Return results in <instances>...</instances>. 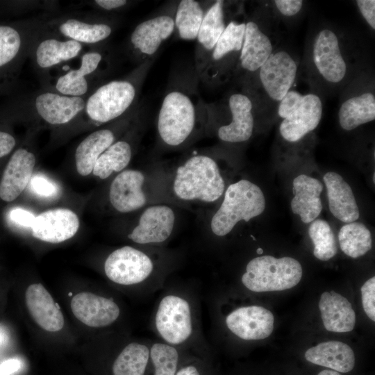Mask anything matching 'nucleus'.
<instances>
[{
    "mask_svg": "<svg viewBox=\"0 0 375 375\" xmlns=\"http://www.w3.org/2000/svg\"><path fill=\"white\" fill-rule=\"evenodd\" d=\"M199 78L193 74L180 76L168 87L157 118L161 141L171 147L182 145L193 135L197 126L211 116L197 88Z\"/></svg>",
    "mask_w": 375,
    "mask_h": 375,
    "instance_id": "1",
    "label": "nucleus"
},
{
    "mask_svg": "<svg viewBox=\"0 0 375 375\" xmlns=\"http://www.w3.org/2000/svg\"><path fill=\"white\" fill-rule=\"evenodd\" d=\"M154 59L137 67L125 77L106 81L85 99L83 110L68 124L59 128L62 133L114 122L138 102L140 88Z\"/></svg>",
    "mask_w": 375,
    "mask_h": 375,
    "instance_id": "2",
    "label": "nucleus"
},
{
    "mask_svg": "<svg viewBox=\"0 0 375 375\" xmlns=\"http://www.w3.org/2000/svg\"><path fill=\"white\" fill-rule=\"evenodd\" d=\"M86 97H70L49 90L18 94L0 105V122H22L31 129L62 127L83 110Z\"/></svg>",
    "mask_w": 375,
    "mask_h": 375,
    "instance_id": "3",
    "label": "nucleus"
},
{
    "mask_svg": "<svg viewBox=\"0 0 375 375\" xmlns=\"http://www.w3.org/2000/svg\"><path fill=\"white\" fill-rule=\"evenodd\" d=\"M344 36L333 26L322 25L310 38L305 65L310 81L320 88H338L354 72L356 57Z\"/></svg>",
    "mask_w": 375,
    "mask_h": 375,
    "instance_id": "4",
    "label": "nucleus"
},
{
    "mask_svg": "<svg viewBox=\"0 0 375 375\" xmlns=\"http://www.w3.org/2000/svg\"><path fill=\"white\" fill-rule=\"evenodd\" d=\"M53 15L43 12L0 21V96L10 94L16 88L35 38Z\"/></svg>",
    "mask_w": 375,
    "mask_h": 375,
    "instance_id": "5",
    "label": "nucleus"
},
{
    "mask_svg": "<svg viewBox=\"0 0 375 375\" xmlns=\"http://www.w3.org/2000/svg\"><path fill=\"white\" fill-rule=\"evenodd\" d=\"M77 60L76 66L67 64L41 81V88L67 96L87 98L106 82L113 60L110 49L102 44L90 47Z\"/></svg>",
    "mask_w": 375,
    "mask_h": 375,
    "instance_id": "6",
    "label": "nucleus"
},
{
    "mask_svg": "<svg viewBox=\"0 0 375 375\" xmlns=\"http://www.w3.org/2000/svg\"><path fill=\"white\" fill-rule=\"evenodd\" d=\"M297 71L294 56L276 48L256 72L242 78V92L251 99L253 111L261 109L266 101L278 105L291 90Z\"/></svg>",
    "mask_w": 375,
    "mask_h": 375,
    "instance_id": "7",
    "label": "nucleus"
},
{
    "mask_svg": "<svg viewBox=\"0 0 375 375\" xmlns=\"http://www.w3.org/2000/svg\"><path fill=\"white\" fill-rule=\"evenodd\" d=\"M173 189L182 200L213 202L224 193V181L217 162L208 156L198 154L178 167Z\"/></svg>",
    "mask_w": 375,
    "mask_h": 375,
    "instance_id": "8",
    "label": "nucleus"
},
{
    "mask_svg": "<svg viewBox=\"0 0 375 375\" xmlns=\"http://www.w3.org/2000/svg\"><path fill=\"white\" fill-rule=\"evenodd\" d=\"M118 25L113 15L94 10H74L55 14L44 24V28L87 47L105 44Z\"/></svg>",
    "mask_w": 375,
    "mask_h": 375,
    "instance_id": "9",
    "label": "nucleus"
},
{
    "mask_svg": "<svg viewBox=\"0 0 375 375\" xmlns=\"http://www.w3.org/2000/svg\"><path fill=\"white\" fill-rule=\"evenodd\" d=\"M247 14L242 9L228 23L202 71L199 81L210 86L228 82L237 74L242 47Z\"/></svg>",
    "mask_w": 375,
    "mask_h": 375,
    "instance_id": "10",
    "label": "nucleus"
},
{
    "mask_svg": "<svg viewBox=\"0 0 375 375\" xmlns=\"http://www.w3.org/2000/svg\"><path fill=\"white\" fill-rule=\"evenodd\" d=\"M265 204L262 191L253 183L242 179L231 184L219 208L212 217L211 231L217 236H224L241 220L249 222L261 215Z\"/></svg>",
    "mask_w": 375,
    "mask_h": 375,
    "instance_id": "11",
    "label": "nucleus"
},
{
    "mask_svg": "<svg viewBox=\"0 0 375 375\" xmlns=\"http://www.w3.org/2000/svg\"><path fill=\"white\" fill-rule=\"evenodd\" d=\"M301 277L302 267L296 259L262 256L248 262L242 283L252 292L282 291L297 285Z\"/></svg>",
    "mask_w": 375,
    "mask_h": 375,
    "instance_id": "12",
    "label": "nucleus"
},
{
    "mask_svg": "<svg viewBox=\"0 0 375 375\" xmlns=\"http://www.w3.org/2000/svg\"><path fill=\"white\" fill-rule=\"evenodd\" d=\"M260 8L247 15L236 75L242 78L256 72L276 49L270 10Z\"/></svg>",
    "mask_w": 375,
    "mask_h": 375,
    "instance_id": "13",
    "label": "nucleus"
},
{
    "mask_svg": "<svg viewBox=\"0 0 375 375\" xmlns=\"http://www.w3.org/2000/svg\"><path fill=\"white\" fill-rule=\"evenodd\" d=\"M89 47L48 31L43 25L31 45L28 58L41 81L58 69L76 60Z\"/></svg>",
    "mask_w": 375,
    "mask_h": 375,
    "instance_id": "14",
    "label": "nucleus"
},
{
    "mask_svg": "<svg viewBox=\"0 0 375 375\" xmlns=\"http://www.w3.org/2000/svg\"><path fill=\"white\" fill-rule=\"evenodd\" d=\"M175 10L171 8L135 26L127 39L126 49L137 65L154 59L162 44L175 32Z\"/></svg>",
    "mask_w": 375,
    "mask_h": 375,
    "instance_id": "15",
    "label": "nucleus"
},
{
    "mask_svg": "<svg viewBox=\"0 0 375 375\" xmlns=\"http://www.w3.org/2000/svg\"><path fill=\"white\" fill-rule=\"evenodd\" d=\"M154 326L163 342L174 347L185 343L194 331L193 313L188 300L176 294L165 295L157 306Z\"/></svg>",
    "mask_w": 375,
    "mask_h": 375,
    "instance_id": "16",
    "label": "nucleus"
},
{
    "mask_svg": "<svg viewBox=\"0 0 375 375\" xmlns=\"http://www.w3.org/2000/svg\"><path fill=\"white\" fill-rule=\"evenodd\" d=\"M243 8V4L238 1L217 0L210 2L196 39L194 70L197 76L203 69L228 23Z\"/></svg>",
    "mask_w": 375,
    "mask_h": 375,
    "instance_id": "17",
    "label": "nucleus"
},
{
    "mask_svg": "<svg viewBox=\"0 0 375 375\" xmlns=\"http://www.w3.org/2000/svg\"><path fill=\"white\" fill-rule=\"evenodd\" d=\"M142 108L138 103L126 114L115 121L114 126L95 130L83 138L76 146L74 162L78 173L83 176L92 172L99 157L117 140V131L133 122Z\"/></svg>",
    "mask_w": 375,
    "mask_h": 375,
    "instance_id": "18",
    "label": "nucleus"
},
{
    "mask_svg": "<svg viewBox=\"0 0 375 375\" xmlns=\"http://www.w3.org/2000/svg\"><path fill=\"white\" fill-rule=\"evenodd\" d=\"M151 258L130 246L113 251L104 262V272L109 280L122 285H133L147 279L153 271Z\"/></svg>",
    "mask_w": 375,
    "mask_h": 375,
    "instance_id": "19",
    "label": "nucleus"
},
{
    "mask_svg": "<svg viewBox=\"0 0 375 375\" xmlns=\"http://www.w3.org/2000/svg\"><path fill=\"white\" fill-rule=\"evenodd\" d=\"M74 317L92 328L106 327L117 321L120 308L112 299L90 292H78L70 302Z\"/></svg>",
    "mask_w": 375,
    "mask_h": 375,
    "instance_id": "20",
    "label": "nucleus"
},
{
    "mask_svg": "<svg viewBox=\"0 0 375 375\" xmlns=\"http://www.w3.org/2000/svg\"><path fill=\"white\" fill-rule=\"evenodd\" d=\"M36 156L26 145L12 153L0 180V199L6 202L16 199L29 183Z\"/></svg>",
    "mask_w": 375,
    "mask_h": 375,
    "instance_id": "21",
    "label": "nucleus"
},
{
    "mask_svg": "<svg viewBox=\"0 0 375 375\" xmlns=\"http://www.w3.org/2000/svg\"><path fill=\"white\" fill-rule=\"evenodd\" d=\"M274 315L259 306L240 307L226 317L227 328L244 340H258L270 335L274 328Z\"/></svg>",
    "mask_w": 375,
    "mask_h": 375,
    "instance_id": "22",
    "label": "nucleus"
},
{
    "mask_svg": "<svg viewBox=\"0 0 375 375\" xmlns=\"http://www.w3.org/2000/svg\"><path fill=\"white\" fill-rule=\"evenodd\" d=\"M80 226L77 215L67 208H54L35 216L32 235L49 243H60L73 238Z\"/></svg>",
    "mask_w": 375,
    "mask_h": 375,
    "instance_id": "23",
    "label": "nucleus"
},
{
    "mask_svg": "<svg viewBox=\"0 0 375 375\" xmlns=\"http://www.w3.org/2000/svg\"><path fill=\"white\" fill-rule=\"evenodd\" d=\"M175 222V214L166 205L148 207L141 215L138 224L128 234L133 242L140 244L161 243L171 235Z\"/></svg>",
    "mask_w": 375,
    "mask_h": 375,
    "instance_id": "24",
    "label": "nucleus"
},
{
    "mask_svg": "<svg viewBox=\"0 0 375 375\" xmlns=\"http://www.w3.org/2000/svg\"><path fill=\"white\" fill-rule=\"evenodd\" d=\"M322 111V102L317 94L303 95L300 106L282 120L279 126L281 135L288 142H298L317 127Z\"/></svg>",
    "mask_w": 375,
    "mask_h": 375,
    "instance_id": "25",
    "label": "nucleus"
},
{
    "mask_svg": "<svg viewBox=\"0 0 375 375\" xmlns=\"http://www.w3.org/2000/svg\"><path fill=\"white\" fill-rule=\"evenodd\" d=\"M27 310L35 323L48 332L61 331L65 319L58 304L46 288L40 283L31 284L25 292Z\"/></svg>",
    "mask_w": 375,
    "mask_h": 375,
    "instance_id": "26",
    "label": "nucleus"
},
{
    "mask_svg": "<svg viewBox=\"0 0 375 375\" xmlns=\"http://www.w3.org/2000/svg\"><path fill=\"white\" fill-rule=\"evenodd\" d=\"M227 103L231 122L218 128V138L233 143L248 140L253 134L255 124L251 99L243 92H235L229 96Z\"/></svg>",
    "mask_w": 375,
    "mask_h": 375,
    "instance_id": "27",
    "label": "nucleus"
},
{
    "mask_svg": "<svg viewBox=\"0 0 375 375\" xmlns=\"http://www.w3.org/2000/svg\"><path fill=\"white\" fill-rule=\"evenodd\" d=\"M144 175L138 170L122 172L112 181L109 189V200L112 207L119 212L135 211L147 202L142 190Z\"/></svg>",
    "mask_w": 375,
    "mask_h": 375,
    "instance_id": "28",
    "label": "nucleus"
},
{
    "mask_svg": "<svg viewBox=\"0 0 375 375\" xmlns=\"http://www.w3.org/2000/svg\"><path fill=\"white\" fill-rule=\"evenodd\" d=\"M322 190L323 185L317 178L301 174L293 180L294 197L291 201V209L303 223H311L321 213Z\"/></svg>",
    "mask_w": 375,
    "mask_h": 375,
    "instance_id": "29",
    "label": "nucleus"
},
{
    "mask_svg": "<svg viewBox=\"0 0 375 375\" xmlns=\"http://www.w3.org/2000/svg\"><path fill=\"white\" fill-rule=\"evenodd\" d=\"M323 180L332 215L346 224L356 222L359 218L360 212L350 185L342 176L333 172L326 173Z\"/></svg>",
    "mask_w": 375,
    "mask_h": 375,
    "instance_id": "30",
    "label": "nucleus"
},
{
    "mask_svg": "<svg viewBox=\"0 0 375 375\" xmlns=\"http://www.w3.org/2000/svg\"><path fill=\"white\" fill-rule=\"evenodd\" d=\"M319 308L325 328L328 331H351L356 324V314L351 303L340 294L332 290L321 294Z\"/></svg>",
    "mask_w": 375,
    "mask_h": 375,
    "instance_id": "31",
    "label": "nucleus"
},
{
    "mask_svg": "<svg viewBox=\"0 0 375 375\" xmlns=\"http://www.w3.org/2000/svg\"><path fill=\"white\" fill-rule=\"evenodd\" d=\"M308 362L338 372L347 373L355 366V355L347 344L339 341L322 342L305 353Z\"/></svg>",
    "mask_w": 375,
    "mask_h": 375,
    "instance_id": "32",
    "label": "nucleus"
},
{
    "mask_svg": "<svg viewBox=\"0 0 375 375\" xmlns=\"http://www.w3.org/2000/svg\"><path fill=\"white\" fill-rule=\"evenodd\" d=\"M375 119V95L372 90L358 92L346 99L338 110V121L345 131H351Z\"/></svg>",
    "mask_w": 375,
    "mask_h": 375,
    "instance_id": "33",
    "label": "nucleus"
},
{
    "mask_svg": "<svg viewBox=\"0 0 375 375\" xmlns=\"http://www.w3.org/2000/svg\"><path fill=\"white\" fill-rule=\"evenodd\" d=\"M210 1L182 0L174 13L175 32L184 40L197 39L206 11Z\"/></svg>",
    "mask_w": 375,
    "mask_h": 375,
    "instance_id": "34",
    "label": "nucleus"
},
{
    "mask_svg": "<svg viewBox=\"0 0 375 375\" xmlns=\"http://www.w3.org/2000/svg\"><path fill=\"white\" fill-rule=\"evenodd\" d=\"M133 146L127 139L116 140L97 159L92 174L106 179L113 172H119L129 164Z\"/></svg>",
    "mask_w": 375,
    "mask_h": 375,
    "instance_id": "35",
    "label": "nucleus"
},
{
    "mask_svg": "<svg viewBox=\"0 0 375 375\" xmlns=\"http://www.w3.org/2000/svg\"><path fill=\"white\" fill-rule=\"evenodd\" d=\"M150 360V348L131 342L117 356L112 365L113 375H144Z\"/></svg>",
    "mask_w": 375,
    "mask_h": 375,
    "instance_id": "36",
    "label": "nucleus"
},
{
    "mask_svg": "<svg viewBox=\"0 0 375 375\" xmlns=\"http://www.w3.org/2000/svg\"><path fill=\"white\" fill-rule=\"evenodd\" d=\"M338 239L341 250L353 258L364 256L372 247L371 233L360 222H353L342 226Z\"/></svg>",
    "mask_w": 375,
    "mask_h": 375,
    "instance_id": "37",
    "label": "nucleus"
},
{
    "mask_svg": "<svg viewBox=\"0 0 375 375\" xmlns=\"http://www.w3.org/2000/svg\"><path fill=\"white\" fill-rule=\"evenodd\" d=\"M308 235L314 244L313 254L317 259L326 261L334 257L338 247L329 224L323 219L311 222Z\"/></svg>",
    "mask_w": 375,
    "mask_h": 375,
    "instance_id": "38",
    "label": "nucleus"
},
{
    "mask_svg": "<svg viewBox=\"0 0 375 375\" xmlns=\"http://www.w3.org/2000/svg\"><path fill=\"white\" fill-rule=\"evenodd\" d=\"M58 1H0V17H10L40 14H58L60 10Z\"/></svg>",
    "mask_w": 375,
    "mask_h": 375,
    "instance_id": "39",
    "label": "nucleus"
},
{
    "mask_svg": "<svg viewBox=\"0 0 375 375\" xmlns=\"http://www.w3.org/2000/svg\"><path fill=\"white\" fill-rule=\"evenodd\" d=\"M150 360L153 375H175L178 363V353L176 347L165 342H154L150 348Z\"/></svg>",
    "mask_w": 375,
    "mask_h": 375,
    "instance_id": "40",
    "label": "nucleus"
},
{
    "mask_svg": "<svg viewBox=\"0 0 375 375\" xmlns=\"http://www.w3.org/2000/svg\"><path fill=\"white\" fill-rule=\"evenodd\" d=\"M132 3L126 0H94L81 1L76 6H88L94 11L110 15L125 10Z\"/></svg>",
    "mask_w": 375,
    "mask_h": 375,
    "instance_id": "41",
    "label": "nucleus"
},
{
    "mask_svg": "<svg viewBox=\"0 0 375 375\" xmlns=\"http://www.w3.org/2000/svg\"><path fill=\"white\" fill-rule=\"evenodd\" d=\"M303 94L290 90L277 105L278 116L283 119L293 112L301 103Z\"/></svg>",
    "mask_w": 375,
    "mask_h": 375,
    "instance_id": "42",
    "label": "nucleus"
},
{
    "mask_svg": "<svg viewBox=\"0 0 375 375\" xmlns=\"http://www.w3.org/2000/svg\"><path fill=\"white\" fill-rule=\"evenodd\" d=\"M362 303L367 316L375 321V277L368 279L361 287Z\"/></svg>",
    "mask_w": 375,
    "mask_h": 375,
    "instance_id": "43",
    "label": "nucleus"
},
{
    "mask_svg": "<svg viewBox=\"0 0 375 375\" xmlns=\"http://www.w3.org/2000/svg\"><path fill=\"white\" fill-rule=\"evenodd\" d=\"M8 125L9 124L0 122V159L12 154L17 143Z\"/></svg>",
    "mask_w": 375,
    "mask_h": 375,
    "instance_id": "44",
    "label": "nucleus"
},
{
    "mask_svg": "<svg viewBox=\"0 0 375 375\" xmlns=\"http://www.w3.org/2000/svg\"><path fill=\"white\" fill-rule=\"evenodd\" d=\"M274 8L285 17H292L301 10L303 1L301 0H275L272 1Z\"/></svg>",
    "mask_w": 375,
    "mask_h": 375,
    "instance_id": "45",
    "label": "nucleus"
},
{
    "mask_svg": "<svg viewBox=\"0 0 375 375\" xmlns=\"http://www.w3.org/2000/svg\"><path fill=\"white\" fill-rule=\"evenodd\" d=\"M356 4L369 27L372 30H375V1L357 0Z\"/></svg>",
    "mask_w": 375,
    "mask_h": 375,
    "instance_id": "46",
    "label": "nucleus"
},
{
    "mask_svg": "<svg viewBox=\"0 0 375 375\" xmlns=\"http://www.w3.org/2000/svg\"><path fill=\"white\" fill-rule=\"evenodd\" d=\"M33 190L40 195L45 197L52 196L56 193V187L44 178L37 176L32 179Z\"/></svg>",
    "mask_w": 375,
    "mask_h": 375,
    "instance_id": "47",
    "label": "nucleus"
},
{
    "mask_svg": "<svg viewBox=\"0 0 375 375\" xmlns=\"http://www.w3.org/2000/svg\"><path fill=\"white\" fill-rule=\"evenodd\" d=\"M10 217L14 222L20 226L31 227L35 216L26 210L15 208L10 211Z\"/></svg>",
    "mask_w": 375,
    "mask_h": 375,
    "instance_id": "48",
    "label": "nucleus"
},
{
    "mask_svg": "<svg viewBox=\"0 0 375 375\" xmlns=\"http://www.w3.org/2000/svg\"><path fill=\"white\" fill-rule=\"evenodd\" d=\"M22 366L20 360L10 358L0 364V375H12L17 372Z\"/></svg>",
    "mask_w": 375,
    "mask_h": 375,
    "instance_id": "49",
    "label": "nucleus"
},
{
    "mask_svg": "<svg viewBox=\"0 0 375 375\" xmlns=\"http://www.w3.org/2000/svg\"><path fill=\"white\" fill-rule=\"evenodd\" d=\"M175 375H201V374L195 365H188L177 370Z\"/></svg>",
    "mask_w": 375,
    "mask_h": 375,
    "instance_id": "50",
    "label": "nucleus"
},
{
    "mask_svg": "<svg viewBox=\"0 0 375 375\" xmlns=\"http://www.w3.org/2000/svg\"><path fill=\"white\" fill-rule=\"evenodd\" d=\"M317 375H341L339 372L334 370L324 369L321 371Z\"/></svg>",
    "mask_w": 375,
    "mask_h": 375,
    "instance_id": "51",
    "label": "nucleus"
},
{
    "mask_svg": "<svg viewBox=\"0 0 375 375\" xmlns=\"http://www.w3.org/2000/svg\"><path fill=\"white\" fill-rule=\"evenodd\" d=\"M6 333L4 330L0 327V347L2 346L6 340Z\"/></svg>",
    "mask_w": 375,
    "mask_h": 375,
    "instance_id": "52",
    "label": "nucleus"
},
{
    "mask_svg": "<svg viewBox=\"0 0 375 375\" xmlns=\"http://www.w3.org/2000/svg\"><path fill=\"white\" fill-rule=\"evenodd\" d=\"M257 253L262 254L263 253V250L261 248H258L256 251Z\"/></svg>",
    "mask_w": 375,
    "mask_h": 375,
    "instance_id": "53",
    "label": "nucleus"
},
{
    "mask_svg": "<svg viewBox=\"0 0 375 375\" xmlns=\"http://www.w3.org/2000/svg\"><path fill=\"white\" fill-rule=\"evenodd\" d=\"M374 178H375V174L374 173V174H373V182H374V183H375V179Z\"/></svg>",
    "mask_w": 375,
    "mask_h": 375,
    "instance_id": "54",
    "label": "nucleus"
}]
</instances>
